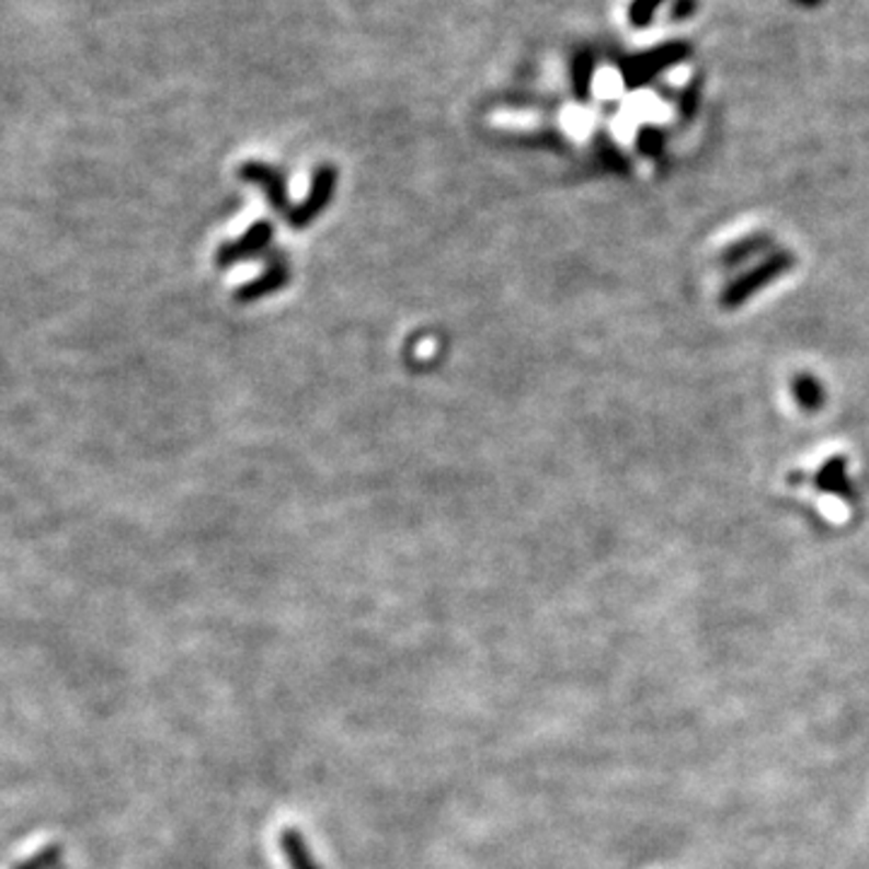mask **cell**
I'll list each match as a JSON object with an SVG mask.
<instances>
[{
    "instance_id": "6da1fadb",
    "label": "cell",
    "mask_w": 869,
    "mask_h": 869,
    "mask_svg": "<svg viewBox=\"0 0 869 869\" xmlns=\"http://www.w3.org/2000/svg\"><path fill=\"white\" fill-rule=\"evenodd\" d=\"M281 850L285 855V862L290 869H319L315 855L309 853L300 831L285 826L281 833Z\"/></svg>"
},
{
    "instance_id": "7a4b0ae2",
    "label": "cell",
    "mask_w": 869,
    "mask_h": 869,
    "mask_svg": "<svg viewBox=\"0 0 869 869\" xmlns=\"http://www.w3.org/2000/svg\"><path fill=\"white\" fill-rule=\"evenodd\" d=\"M58 860H61V845H49V848L32 855L30 860L20 862L15 869H54Z\"/></svg>"
}]
</instances>
